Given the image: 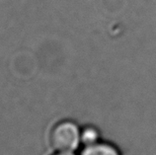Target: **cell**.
Returning <instances> with one entry per match:
<instances>
[{
	"mask_svg": "<svg viewBox=\"0 0 156 155\" xmlns=\"http://www.w3.org/2000/svg\"><path fill=\"white\" fill-rule=\"evenodd\" d=\"M81 130L71 121H61L53 125L50 133L51 147L56 152H73L81 142Z\"/></svg>",
	"mask_w": 156,
	"mask_h": 155,
	"instance_id": "1",
	"label": "cell"
},
{
	"mask_svg": "<svg viewBox=\"0 0 156 155\" xmlns=\"http://www.w3.org/2000/svg\"><path fill=\"white\" fill-rule=\"evenodd\" d=\"M80 155H119L117 149L107 143H99L86 145Z\"/></svg>",
	"mask_w": 156,
	"mask_h": 155,
	"instance_id": "2",
	"label": "cell"
},
{
	"mask_svg": "<svg viewBox=\"0 0 156 155\" xmlns=\"http://www.w3.org/2000/svg\"><path fill=\"white\" fill-rule=\"evenodd\" d=\"M98 138H99V132L92 126H87V128L81 130L80 139L85 146L96 143V142H98Z\"/></svg>",
	"mask_w": 156,
	"mask_h": 155,
	"instance_id": "3",
	"label": "cell"
},
{
	"mask_svg": "<svg viewBox=\"0 0 156 155\" xmlns=\"http://www.w3.org/2000/svg\"><path fill=\"white\" fill-rule=\"evenodd\" d=\"M53 155H74V154H73V152H57Z\"/></svg>",
	"mask_w": 156,
	"mask_h": 155,
	"instance_id": "4",
	"label": "cell"
}]
</instances>
